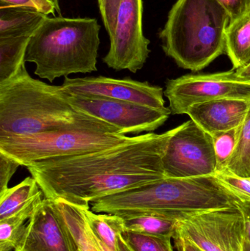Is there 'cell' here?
<instances>
[{"mask_svg":"<svg viewBox=\"0 0 250 251\" xmlns=\"http://www.w3.org/2000/svg\"><path fill=\"white\" fill-rule=\"evenodd\" d=\"M174 128L146 133L114 147L52 158L26 167L50 200L79 207L97 199L166 178L162 158Z\"/></svg>","mask_w":250,"mask_h":251,"instance_id":"1","label":"cell"},{"mask_svg":"<svg viewBox=\"0 0 250 251\" xmlns=\"http://www.w3.org/2000/svg\"><path fill=\"white\" fill-rule=\"evenodd\" d=\"M85 128L121 134L119 128L74 107L62 85L32 78L25 64L0 83V137Z\"/></svg>","mask_w":250,"mask_h":251,"instance_id":"2","label":"cell"},{"mask_svg":"<svg viewBox=\"0 0 250 251\" xmlns=\"http://www.w3.org/2000/svg\"><path fill=\"white\" fill-rule=\"evenodd\" d=\"M239 201L214 176L166 177L97 199L91 209L122 218L153 213L180 221L200 212L238 208Z\"/></svg>","mask_w":250,"mask_h":251,"instance_id":"3","label":"cell"},{"mask_svg":"<svg viewBox=\"0 0 250 251\" xmlns=\"http://www.w3.org/2000/svg\"><path fill=\"white\" fill-rule=\"evenodd\" d=\"M230 22L217 0H177L159 34L163 50L179 67L200 72L226 54Z\"/></svg>","mask_w":250,"mask_h":251,"instance_id":"4","label":"cell"},{"mask_svg":"<svg viewBox=\"0 0 250 251\" xmlns=\"http://www.w3.org/2000/svg\"><path fill=\"white\" fill-rule=\"evenodd\" d=\"M100 30L96 19L47 16L31 37L25 62L35 63V75L50 82L96 72Z\"/></svg>","mask_w":250,"mask_h":251,"instance_id":"5","label":"cell"},{"mask_svg":"<svg viewBox=\"0 0 250 251\" xmlns=\"http://www.w3.org/2000/svg\"><path fill=\"white\" fill-rule=\"evenodd\" d=\"M118 133L85 128L0 137V152L22 166L52 158L75 156L114 147L132 140Z\"/></svg>","mask_w":250,"mask_h":251,"instance_id":"6","label":"cell"},{"mask_svg":"<svg viewBox=\"0 0 250 251\" xmlns=\"http://www.w3.org/2000/svg\"><path fill=\"white\" fill-rule=\"evenodd\" d=\"M167 178L214 176L217 158L211 134L192 120L174 128L162 158Z\"/></svg>","mask_w":250,"mask_h":251,"instance_id":"7","label":"cell"},{"mask_svg":"<svg viewBox=\"0 0 250 251\" xmlns=\"http://www.w3.org/2000/svg\"><path fill=\"white\" fill-rule=\"evenodd\" d=\"M175 237L184 239L202 251H242L243 215L239 208L189 215L179 221Z\"/></svg>","mask_w":250,"mask_h":251,"instance_id":"8","label":"cell"},{"mask_svg":"<svg viewBox=\"0 0 250 251\" xmlns=\"http://www.w3.org/2000/svg\"><path fill=\"white\" fill-rule=\"evenodd\" d=\"M164 96L169 101L171 114L187 113L192 106L223 98L250 100V85L238 79L236 71L188 75L169 79Z\"/></svg>","mask_w":250,"mask_h":251,"instance_id":"9","label":"cell"},{"mask_svg":"<svg viewBox=\"0 0 250 251\" xmlns=\"http://www.w3.org/2000/svg\"><path fill=\"white\" fill-rule=\"evenodd\" d=\"M142 14V0H122L110 50L103 58L110 69L135 74L146 63L151 50L143 33Z\"/></svg>","mask_w":250,"mask_h":251,"instance_id":"10","label":"cell"},{"mask_svg":"<svg viewBox=\"0 0 250 251\" xmlns=\"http://www.w3.org/2000/svg\"><path fill=\"white\" fill-rule=\"evenodd\" d=\"M68 97L76 108L119 128L123 135L155 131L171 114L169 107L154 108L129 101L68 93Z\"/></svg>","mask_w":250,"mask_h":251,"instance_id":"11","label":"cell"},{"mask_svg":"<svg viewBox=\"0 0 250 251\" xmlns=\"http://www.w3.org/2000/svg\"><path fill=\"white\" fill-rule=\"evenodd\" d=\"M63 88L74 95L91 96L136 103L154 108L165 107L163 88L148 82L130 77L123 79L107 76L65 78Z\"/></svg>","mask_w":250,"mask_h":251,"instance_id":"12","label":"cell"},{"mask_svg":"<svg viewBox=\"0 0 250 251\" xmlns=\"http://www.w3.org/2000/svg\"><path fill=\"white\" fill-rule=\"evenodd\" d=\"M14 251H77L52 201L44 198L37 206Z\"/></svg>","mask_w":250,"mask_h":251,"instance_id":"13","label":"cell"},{"mask_svg":"<svg viewBox=\"0 0 250 251\" xmlns=\"http://www.w3.org/2000/svg\"><path fill=\"white\" fill-rule=\"evenodd\" d=\"M250 107V100L223 98L192 106L186 115L211 136L241 126Z\"/></svg>","mask_w":250,"mask_h":251,"instance_id":"14","label":"cell"},{"mask_svg":"<svg viewBox=\"0 0 250 251\" xmlns=\"http://www.w3.org/2000/svg\"><path fill=\"white\" fill-rule=\"evenodd\" d=\"M51 201L70 232L77 251H102L90 228L83 207L62 199Z\"/></svg>","mask_w":250,"mask_h":251,"instance_id":"15","label":"cell"},{"mask_svg":"<svg viewBox=\"0 0 250 251\" xmlns=\"http://www.w3.org/2000/svg\"><path fill=\"white\" fill-rule=\"evenodd\" d=\"M47 16L32 9L0 4V38L32 36Z\"/></svg>","mask_w":250,"mask_h":251,"instance_id":"16","label":"cell"},{"mask_svg":"<svg viewBox=\"0 0 250 251\" xmlns=\"http://www.w3.org/2000/svg\"><path fill=\"white\" fill-rule=\"evenodd\" d=\"M226 54L234 70L250 63V8L229 24L226 30Z\"/></svg>","mask_w":250,"mask_h":251,"instance_id":"17","label":"cell"},{"mask_svg":"<svg viewBox=\"0 0 250 251\" xmlns=\"http://www.w3.org/2000/svg\"><path fill=\"white\" fill-rule=\"evenodd\" d=\"M83 208L95 238L111 250H117L119 239L126 231L123 218L113 214L95 213L91 210V206Z\"/></svg>","mask_w":250,"mask_h":251,"instance_id":"18","label":"cell"},{"mask_svg":"<svg viewBox=\"0 0 250 251\" xmlns=\"http://www.w3.org/2000/svg\"><path fill=\"white\" fill-rule=\"evenodd\" d=\"M44 193L33 177H26L14 187L0 193V221L8 218Z\"/></svg>","mask_w":250,"mask_h":251,"instance_id":"19","label":"cell"},{"mask_svg":"<svg viewBox=\"0 0 250 251\" xmlns=\"http://www.w3.org/2000/svg\"><path fill=\"white\" fill-rule=\"evenodd\" d=\"M32 36L0 38V83L8 80L25 64V56Z\"/></svg>","mask_w":250,"mask_h":251,"instance_id":"20","label":"cell"},{"mask_svg":"<svg viewBox=\"0 0 250 251\" xmlns=\"http://www.w3.org/2000/svg\"><path fill=\"white\" fill-rule=\"evenodd\" d=\"M123 219L126 231L173 239L176 236L179 221L165 215L153 213L130 215L123 217Z\"/></svg>","mask_w":250,"mask_h":251,"instance_id":"21","label":"cell"},{"mask_svg":"<svg viewBox=\"0 0 250 251\" xmlns=\"http://www.w3.org/2000/svg\"><path fill=\"white\" fill-rule=\"evenodd\" d=\"M44 198H38L16 213L0 221V251L14 250L24 231L26 224Z\"/></svg>","mask_w":250,"mask_h":251,"instance_id":"22","label":"cell"},{"mask_svg":"<svg viewBox=\"0 0 250 251\" xmlns=\"http://www.w3.org/2000/svg\"><path fill=\"white\" fill-rule=\"evenodd\" d=\"M227 168L237 175L250 178V107L241 127L236 151Z\"/></svg>","mask_w":250,"mask_h":251,"instance_id":"23","label":"cell"},{"mask_svg":"<svg viewBox=\"0 0 250 251\" xmlns=\"http://www.w3.org/2000/svg\"><path fill=\"white\" fill-rule=\"evenodd\" d=\"M241 127L242 126L229 131L217 133L212 135L217 158V171H222L227 168L239 142Z\"/></svg>","mask_w":250,"mask_h":251,"instance_id":"24","label":"cell"},{"mask_svg":"<svg viewBox=\"0 0 250 251\" xmlns=\"http://www.w3.org/2000/svg\"><path fill=\"white\" fill-rule=\"evenodd\" d=\"M122 236L135 251H174L171 237L148 235L129 231H125Z\"/></svg>","mask_w":250,"mask_h":251,"instance_id":"25","label":"cell"},{"mask_svg":"<svg viewBox=\"0 0 250 251\" xmlns=\"http://www.w3.org/2000/svg\"><path fill=\"white\" fill-rule=\"evenodd\" d=\"M214 176L239 201L250 202V178L237 175L227 168L216 171Z\"/></svg>","mask_w":250,"mask_h":251,"instance_id":"26","label":"cell"},{"mask_svg":"<svg viewBox=\"0 0 250 251\" xmlns=\"http://www.w3.org/2000/svg\"><path fill=\"white\" fill-rule=\"evenodd\" d=\"M122 0H98V7L104 27L110 38L115 30L117 13Z\"/></svg>","mask_w":250,"mask_h":251,"instance_id":"27","label":"cell"},{"mask_svg":"<svg viewBox=\"0 0 250 251\" xmlns=\"http://www.w3.org/2000/svg\"><path fill=\"white\" fill-rule=\"evenodd\" d=\"M1 5L15 6L37 10L44 14H55L57 8L51 0H0Z\"/></svg>","mask_w":250,"mask_h":251,"instance_id":"28","label":"cell"},{"mask_svg":"<svg viewBox=\"0 0 250 251\" xmlns=\"http://www.w3.org/2000/svg\"><path fill=\"white\" fill-rule=\"evenodd\" d=\"M20 166L17 161L0 152V193L9 188L10 179Z\"/></svg>","mask_w":250,"mask_h":251,"instance_id":"29","label":"cell"},{"mask_svg":"<svg viewBox=\"0 0 250 251\" xmlns=\"http://www.w3.org/2000/svg\"><path fill=\"white\" fill-rule=\"evenodd\" d=\"M228 14L230 22L250 8V0H217Z\"/></svg>","mask_w":250,"mask_h":251,"instance_id":"30","label":"cell"},{"mask_svg":"<svg viewBox=\"0 0 250 251\" xmlns=\"http://www.w3.org/2000/svg\"><path fill=\"white\" fill-rule=\"evenodd\" d=\"M238 208L243 215L245 237L250 243V202L239 201Z\"/></svg>","mask_w":250,"mask_h":251,"instance_id":"31","label":"cell"},{"mask_svg":"<svg viewBox=\"0 0 250 251\" xmlns=\"http://www.w3.org/2000/svg\"><path fill=\"white\" fill-rule=\"evenodd\" d=\"M98 240V245H99L100 249H101L102 251H135L127 243H126V240L123 239V236L120 237L119 239L118 243H117V250L113 251L111 249L107 248L105 245L103 244L101 242H100L99 240Z\"/></svg>","mask_w":250,"mask_h":251,"instance_id":"32","label":"cell"},{"mask_svg":"<svg viewBox=\"0 0 250 251\" xmlns=\"http://www.w3.org/2000/svg\"><path fill=\"white\" fill-rule=\"evenodd\" d=\"M179 251H198L197 248L192 243H189L184 239L181 238V237H175L173 239Z\"/></svg>","mask_w":250,"mask_h":251,"instance_id":"33","label":"cell"},{"mask_svg":"<svg viewBox=\"0 0 250 251\" xmlns=\"http://www.w3.org/2000/svg\"><path fill=\"white\" fill-rule=\"evenodd\" d=\"M236 73L239 81L250 85V63L245 67L236 70Z\"/></svg>","mask_w":250,"mask_h":251,"instance_id":"34","label":"cell"},{"mask_svg":"<svg viewBox=\"0 0 250 251\" xmlns=\"http://www.w3.org/2000/svg\"><path fill=\"white\" fill-rule=\"evenodd\" d=\"M242 251H250V243L246 238L244 239Z\"/></svg>","mask_w":250,"mask_h":251,"instance_id":"35","label":"cell"},{"mask_svg":"<svg viewBox=\"0 0 250 251\" xmlns=\"http://www.w3.org/2000/svg\"><path fill=\"white\" fill-rule=\"evenodd\" d=\"M52 2L54 3V5H55L56 8H57V13L60 15V4H59V0H51Z\"/></svg>","mask_w":250,"mask_h":251,"instance_id":"36","label":"cell"},{"mask_svg":"<svg viewBox=\"0 0 250 251\" xmlns=\"http://www.w3.org/2000/svg\"><path fill=\"white\" fill-rule=\"evenodd\" d=\"M197 251H202L200 250V249H198V248H197Z\"/></svg>","mask_w":250,"mask_h":251,"instance_id":"37","label":"cell"}]
</instances>
